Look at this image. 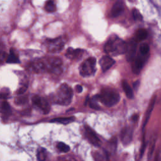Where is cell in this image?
<instances>
[{"instance_id":"6da1fadb","label":"cell","mask_w":161,"mask_h":161,"mask_svg":"<svg viewBox=\"0 0 161 161\" xmlns=\"http://www.w3.org/2000/svg\"><path fill=\"white\" fill-rule=\"evenodd\" d=\"M73 91L72 88L66 84H62L58 88L55 94V101L56 103L63 105H69L72 101Z\"/></svg>"},{"instance_id":"7a4b0ae2","label":"cell","mask_w":161,"mask_h":161,"mask_svg":"<svg viewBox=\"0 0 161 161\" xmlns=\"http://www.w3.org/2000/svg\"><path fill=\"white\" fill-rule=\"evenodd\" d=\"M98 101H101L104 105L111 107L116 104L119 99L120 97L119 93L110 88H106L101 91L100 94L96 95Z\"/></svg>"},{"instance_id":"3957f363","label":"cell","mask_w":161,"mask_h":161,"mask_svg":"<svg viewBox=\"0 0 161 161\" xmlns=\"http://www.w3.org/2000/svg\"><path fill=\"white\" fill-rule=\"evenodd\" d=\"M105 52L112 55H118L126 52V45L121 39L114 37L109 39L104 45Z\"/></svg>"},{"instance_id":"277c9868","label":"cell","mask_w":161,"mask_h":161,"mask_svg":"<svg viewBox=\"0 0 161 161\" xmlns=\"http://www.w3.org/2000/svg\"><path fill=\"white\" fill-rule=\"evenodd\" d=\"M96 60L94 57H89L85 60L80 65L79 72L82 77L93 75L96 72Z\"/></svg>"},{"instance_id":"5b68a950","label":"cell","mask_w":161,"mask_h":161,"mask_svg":"<svg viewBox=\"0 0 161 161\" xmlns=\"http://www.w3.org/2000/svg\"><path fill=\"white\" fill-rule=\"evenodd\" d=\"M45 69H48L50 72L54 73H58L62 70V62L59 58L52 57L45 62Z\"/></svg>"},{"instance_id":"8992f818","label":"cell","mask_w":161,"mask_h":161,"mask_svg":"<svg viewBox=\"0 0 161 161\" xmlns=\"http://www.w3.org/2000/svg\"><path fill=\"white\" fill-rule=\"evenodd\" d=\"M33 103L39 108L44 114H48L50 109V106L48 101L45 97L39 96H35L32 98Z\"/></svg>"},{"instance_id":"52a82bcc","label":"cell","mask_w":161,"mask_h":161,"mask_svg":"<svg viewBox=\"0 0 161 161\" xmlns=\"http://www.w3.org/2000/svg\"><path fill=\"white\" fill-rule=\"evenodd\" d=\"M47 48L48 51L56 53L60 52L64 47V40L61 38H57L47 41Z\"/></svg>"},{"instance_id":"ba28073f","label":"cell","mask_w":161,"mask_h":161,"mask_svg":"<svg viewBox=\"0 0 161 161\" xmlns=\"http://www.w3.org/2000/svg\"><path fill=\"white\" fill-rule=\"evenodd\" d=\"M85 133L88 140L94 145L96 147L100 146L101 142L99 138L97 137V135L94 132V131L90 128L89 126H85Z\"/></svg>"},{"instance_id":"9c48e42d","label":"cell","mask_w":161,"mask_h":161,"mask_svg":"<svg viewBox=\"0 0 161 161\" xmlns=\"http://www.w3.org/2000/svg\"><path fill=\"white\" fill-rule=\"evenodd\" d=\"M146 55H143L141 53V55H139L136 57L132 67L133 71L135 73H139L142 67H143L145 62L146 61Z\"/></svg>"},{"instance_id":"30bf717a","label":"cell","mask_w":161,"mask_h":161,"mask_svg":"<svg viewBox=\"0 0 161 161\" xmlns=\"http://www.w3.org/2000/svg\"><path fill=\"white\" fill-rule=\"evenodd\" d=\"M114 63H115V61L108 55L103 56L99 60V64L101 65V67L103 71L104 72L110 69Z\"/></svg>"},{"instance_id":"8fae6325","label":"cell","mask_w":161,"mask_h":161,"mask_svg":"<svg viewBox=\"0 0 161 161\" xmlns=\"http://www.w3.org/2000/svg\"><path fill=\"white\" fill-rule=\"evenodd\" d=\"M136 43L134 40H131L129 42L128 45H126V59L128 61H132L135 56L136 53Z\"/></svg>"},{"instance_id":"7c38bea8","label":"cell","mask_w":161,"mask_h":161,"mask_svg":"<svg viewBox=\"0 0 161 161\" xmlns=\"http://www.w3.org/2000/svg\"><path fill=\"white\" fill-rule=\"evenodd\" d=\"M84 53V50L77 48L74 49L72 48H69L65 53V56L72 60L80 58Z\"/></svg>"},{"instance_id":"4fadbf2b","label":"cell","mask_w":161,"mask_h":161,"mask_svg":"<svg viewBox=\"0 0 161 161\" xmlns=\"http://www.w3.org/2000/svg\"><path fill=\"white\" fill-rule=\"evenodd\" d=\"M123 11H124L123 2L121 0H118L114 3V4L112 7V9L111 11V16L113 18L118 17L123 13Z\"/></svg>"},{"instance_id":"5bb4252c","label":"cell","mask_w":161,"mask_h":161,"mask_svg":"<svg viewBox=\"0 0 161 161\" xmlns=\"http://www.w3.org/2000/svg\"><path fill=\"white\" fill-rule=\"evenodd\" d=\"M132 131L130 128H125L121 132V139L124 145L128 144L131 140Z\"/></svg>"},{"instance_id":"9a60e30c","label":"cell","mask_w":161,"mask_h":161,"mask_svg":"<svg viewBox=\"0 0 161 161\" xmlns=\"http://www.w3.org/2000/svg\"><path fill=\"white\" fill-rule=\"evenodd\" d=\"M155 99H156V97L154 96L153 97V99H152V101H151V102H150V104H149V106H148V107L147 108V110L146 114H145V118L143 125V128H145V126H146L148 121L150 119L152 111L153 110V108L154 107V104H155Z\"/></svg>"},{"instance_id":"2e32d148","label":"cell","mask_w":161,"mask_h":161,"mask_svg":"<svg viewBox=\"0 0 161 161\" xmlns=\"http://www.w3.org/2000/svg\"><path fill=\"white\" fill-rule=\"evenodd\" d=\"M32 69L36 72H40L44 71L45 69V65L43 60H37L32 64Z\"/></svg>"},{"instance_id":"e0dca14e","label":"cell","mask_w":161,"mask_h":161,"mask_svg":"<svg viewBox=\"0 0 161 161\" xmlns=\"http://www.w3.org/2000/svg\"><path fill=\"white\" fill-rule=\"evenodd\" d=\"M6 62L8 63H19V60L18 57L17 56L16 53H15L14 49L11 48L9 52V54L8 55L6 58Z\"/></svg>"},{"instance_id":"ac0fdd59","label":"cell","mask_w":161,"mask_h":161,"mask_svg":"<svg viewBox=\"0 0 161 161\" xmlns=\"http://www.w3.org/2000/svg\"><path fill=\"white\" fill-rule=\"evenodd\" d=\"M122 87H123V89L126 96L130 99L133 98V92L130 86L128 84V83L126 80H123Z\"/></svg>"},{"instance_id":"d6986e66","label":"cell","mask_w":161,"mask_h":161,"mask_svg":"<svg viewBox=\"0 0 161 161\" xmlns=\"http://www.w3.org/2000/svg\"><path fill=\"white\" fill-rule=\"evenodd\" d=\"M74 117H68V118H57L51 119V122H56L62 124H68L74 121Z\"/></svg>"},{"instance_id":"ffe728a7","label":"cell","mask_w":161,"mask_h":161,"mask_svg":"<svg viewBox=\"0 0 161 161\" xmlns=\"http://www.w3.org/2000/svg\"><path fill=\"white\" fill-rule=\"evenodd\" d=\"M45 9L47 12L52 13L56 10V6L53 0H48L45 4Z\"/></svg>"},{"instance_id":"44dd1931","label":"cell","mask_w":161,"mask_h":161,"mask_svg":"<svg viewBox=\"0 0 161 161\" xmlns=\"http://www.w3.org/2000/svg\"><path fill=\"white\" fill-rule=\"evenodd\" d=\"M147 35H148V33L146 30L143 28L139 29L136 33V39L138 41L143 40L147 38Z\"/></svg>"},{"instance_id":"7402d4cb","label":"cell","mask_w":161,"mask_h":161,"mask_svg":"<svg viewBox=\"0 0 161 161\" xmlns=\"http://www.w3.org/2000/svg\"><path fill=\"white\" fill-rule=\"evenodd\" d=\"M1 108L2 112L6 115H9L11 113L9 104L6 101L2 103L1 105Z\"/></svg>"},{"instance_id":"603a6c76","label":"cell","mask_w":161,"mask_h":161,"mask_svg":"<svg viewBox=\"0 0 161 161\" xmlns=\"http://www.w3.org/2000/svg\"><path fill=\"white\" fill-rule=\"evenodd\" d=\"M47 157V152L46 150L43 148H41L38 150L37 153V158L38 160H45Z\"/></svg>"},{"instance_id":"cb8c5ba5","label":"cell","mask_w":161,"mask_h":161,"mask_svg":"<svg viewBox=\"0 0 161 161\" xmlns=\"http://www.w3.org/2000/svg\"><path fill=\"white\" fill-rule=\"evenodd\" d=\"M97 101L98 99L96 96H95L94 97H92L90 101H89V106L91 108L94 109H99L100 107L99 104H97Z\"/></svg>"},{"instance_id":"d4e9b609","label":"cell","mask_w":161,"mask_h":161,"mask_svg":"<svg viewBox=\"0 0 161 161\" xmlns=\"http://www.w3.org/2000/svg\"><path fill=\"white\" fill-rule=\"evenodd\" d=\"M57 148L62 152H68L70 150L69 146L63 142H58L57 145Z\"/></svg>"},{"instance_id":"484cf974","label":"cell","mask_w":161,"mask_h":161,"mask_svg":"<svg viewBox=\"0 0 161 161\" xmlns=\"http://www.w3.org/2000/svg\"><path fill=\"white\" fill-rule=\"evenodd\" d=\"M150 50L149 46L147 43H142L140 47V52L143 55H147Z\"/></svg>"},{"instance_id":"4316f807","label":"cell","mask_w":161,"mask_h":161,"mask_svg":"<svg viewBox=\"0 0 161 161\" xmlns=\"http://www.w3.org/2000/svg\"><path fill=\"white\" fill-rule=\"evenodd\" d=\"M132 14H133V16L135 20H142V15L141 14V13H140V11L136 9H134L132 11Z\"/></svg>"},{"instance_id":"83f0119b","label":"cell","mask_w":161,"mask_h":161,"mask_svg":"<svg viewBox=\"0 0 161 161\" xmlns=\"http://www.w3.org/2000/svg\"><path fill=\"white\" fill-rule=\"evenodd\" d=\"M155 140L154 138H153L151 141V143L150 145V148H149V151H148V157H150L154 150V148H155Z\"/></svg>"},{"instance_id":"f1b7e54d","label":"cell","mask_w":161,"mask_h":161,"mask_svg":"<svg viewBox=\"0 0 161 161\" xmlns=\"http://www.w3.org/2000/svg\"><path fill=\"white\" fill-rule=\"evenodd\" d=\"M28 88V85L27 84H24L23 86H21L17 91V94H23L27 89Z\"/></svg>"},{"instance_id":"f546056e","label":"cell","mask_w":161,"mask_h":161,"mask_svg":"<svg viewBox=\"0 0 161 161\" xmlns=\"http://www.w3.org/2000/svg\"><path fill=\"white\" fill-rule=\"evenodd\" d=\"M8 96H9V91L8 89H6V91L2 90L0 92V98L1 99H6L8 97Z\"/></svg>"},{"instance_id":"4dcf8cb0","label":"cell","mask_w":161,"mask_h":161,"mask_svg":"<svg viewBox=\"0 0 161 161\" xmlns=\"http://www.w3.org/2000/svg\"><path fill=\"white\" fill-rule=\"evenodd\" d=\"M26 101L27 99L25 97H21L16 99L15 102L16 104H24L26 102Z\"/></svg>"},{"instance_id":"1f68e13d","label":"cell","mask_w":161,"mask_h":161,"mask_svg":"<svg viewBox=\"0 0 161 161\" xmlns=\"http://www.w3.org/2000/svg\"><path fill=\"white\" fill-rule=\"evenodd\" d=\"M7 57V54L5 52L0 51V63L3 62Z\"/></svg>"},{"instance_id":"d6a6232c","label":"cell","mask_w":161,"mask_h":161,"mask_svg":"<svg viewBox=\"0 0 161 161\" xmlns=\"http://www.w3.org/2000/svg\"><path fill=\"white\" fill-rule=\"evenodd\" d=\"M75 89L77 92H81L82 91V87L80 85H77L75 87Z\"/></svg>"},{"instance_id":"836d02e7","label":"cell","mask_w":161,"mask_h":161,"mask_svg":"<svg viewBox=\"0 0 161 161\" xmlns=\"http://www.w3.org/2000/svg\"><path fill=\"white\" fill-rule=\"evenodd\" d=\"M139 84H140V82L139 81H136L135 82L134 84H133V87L135 89H137L138 87L139 86Z\"/></svg>"},{"instance_id":"e575fe53","label":"cell","mask_w":161,"mask_h":161,"mask_svg":"<svg viewBox=\"0 0 161 161\" xmlns=\"http://www.w3.org/2000/svg\"><path fill=\"white\" fill-rule=\"evenodd\" d=\"M137 118H138V115H136V114L133 115V116L132 117V119H133V120H134V121L136 120V119H137Z\"/></svg>"}]
</instances>
